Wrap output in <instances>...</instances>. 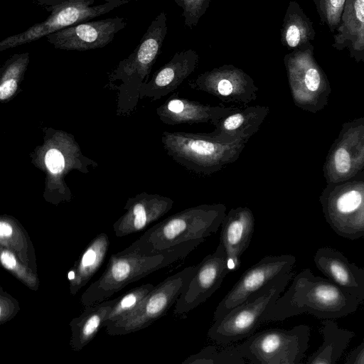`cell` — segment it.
<instances>
[{
  "label": "cell",
  "mask_w": 364,
  "mask_h": 364,
  "mask_svg": "<svg viewBox=\"0 0 364 364\" xmlns=\"http://www.w3.org/2000/svg\"><path fill=\"white\" fill-rule=\"evenodd\" d=\"M362 301L328 279L304 269L292 278L289 288L265 311L262 320L283 321L305 313L322 320L336 319L356 311Z\"/></svg>",
  "instance_id": "obj_1"
},
{
  "label": "cell",
  "mask_w": 364,
  "mask_h": 364,
  "mask_svg": "<svg viewBox=\"0 0 364 364\" xmlns=\"http://www.w3.org/2000/svg\"><path fill=\"white\" fill-rule=\"evenodd\" d=\"M226 215L222 203L202 204L178 212L156 224L118 254L150 255L215 234Z\"/></svg>",
  "instance_id": "obj_2"
},
{
  "label": "cell",
  "mask_w": 364,
  "mask_h": 364,
  "mask_svg": "<svg viewBox=\"0 0 364 364\" xmlns=\"http://www.w3.org/2000/svg\"><path fill=\"white\" fill-rule=\"evenodd\" d=\"M205 239L194 240L150 255L136 253L112 255L102 274L82 294L83 307L107 300L128 284L186 258Z\"/></svg>",
  "instance_id": "obj_3"
},
{
  "label": "cell",
  "mask_w": 364,
  "mask_h": 364,
  "mask_svg": "<svg viewBox=\"0 0 364 364\" xmlns=\"http://www.w3.org/2000/svg\"><path fill=\"white\" fill-rule=\"evenodd\" d=\"M248 141L220 140L206 133L165 132L164 147L185 169L198 176H210L235 162Z\"/></svg>",
  "instance_id": "obj_4"
},
{
  "label": "cell",
  "mask_w": 364,
  "mask_h": 364,
  "mask_svg": "<svg viewBox=\"0 0 364 364\" xmlns=\"http://www.w3.org/2000/svg\"><path fill=\"white\" fill-rule=\"evenodd\" d=\"M294 275L291 271L274 279L246 301L213 321L208 337L217 344L229 345L251 336L263 322L265 311L276 302Z\"/></svg>",
  "instance_id": "obj_5"
},
{
  "label": "cell",
  "mask_w": 364,
  "mask_h": 364,
  "mask_svg": "<svg viewBox=\"0 0 364 364\" xmlns=\"http://www.w3.org/2000/svg\"><path fill=\"white\" fill-rule=\"evenodd\" d=\"M96 0H33L50 15L45 21L35 23L24 31L0 41V51L20 46L66 27L87 21L104 15L132 0H105L95 5Z\"/></svg>",
  "instance_id": "obj_6"
},
{
  "label": "cell",
  "mask_w": 364,
  "mask_h": 364,
  "mask_svg": "<svg viewBox=\"0 0 364 364\" xmlns=\"http://www.w3.org/2000/svg\"><path fill=\"white\" fill-rule=\"evenodd\" d=\"M326 221L338 235L364 239V171L334 183H326L319 196Z\"/></svg>",
  "instance_id": "obj_7"
},
{
  "label": "cell",
  "mask_w": 364,
  "mask_h": 364,
  "mask_svg": "<svg viewBox=\"0 0 364 364\" xmlns=\"http://www.w3.org/2000/svg\"><path fill=\"white\" fill-rule=\"evenodd\" d=\"M310 332L306 324L290 329L272 328L253 333L237 346L250 363L299 364L309 348Z\"/></svg>",
  "instance_id": "obj_8"
},
{
  "label": "cell",
  "mask_w": 364,
  "mask_h": 364,
  "mask_svg": "<svg viewBox=\"0 0 364 364\" xmlns=\"http://www.w3.org/2000/svg\"><path fill=\"white\" fill-rule=\"evenodd\" d=\"M289 85L295 105L316 113L328 104L330 82L314 55V46L294 50L284 58Z\"/></svg>",
  "instance_id": "obj_9"
},
{
  "label": "cell",
  "mask_w": 364,
  "mask_h": 364,
  "mask_svg": "<svg viewBox=\"0 0 364 364\" xmlns=\"http://www.w3.org/2000/svg\"><path fill=\"white\" fill-rule=\"evenodd\" d=\"M196 266L185 267L154 286L130 314L105 326L109 336H124L142 330L164 316L176 304L193 274Z\"/></svg>",
  "instance_id": "obj_10"
},
{
  "label": "cell",
  "mask_w": 364,
  "mask_h": 364,
  "mask_svg": "<svg viewBox=\"0 0 364 364\" xmlns=\"http://www.w3.org/2000/svg\"><path fill=\"white\" fill-rule=\"evenodd\" d=\"M364 171V117L346 122L323 166L326 183L349 179Z\"/></svg>",
  "instance_id": "obj_11"
},
{
  "label": "cell",
  "mask_w": 364,
  "mask_h": 364,
  "mask_svg": "<svg viewBox=\"0 0 364 364\" xmlns=\"http://www.w3.org/2000/svg\"><path fill=\"white\" fill-rule=\"evenodd\" d=\"M296 257L292 255H267L247 269L218 304L213 321L244 303L274 279L292 271Z\"/></svg>",
  "instance_id": "obj_12"
},
{
  "label": "cell",
  "mask_w": 364,
  "mask_h": 364,
  "mask_svg": "<svg viewBox=\"0 0 364 364\" xmlns=\"http://www.w3.org/2000/svg\"><path fill=\"white\" fill-rule=\"evenodd\" d=\"M188 85L193 90L211 95L223 102L242 107L255 101L259 90L249 75L232 65L201 73L190 81Z\"/></svg>",
  "instance_id": "obj_13"
},
{
  "label": "cell",
  "mask_w": 364,
  "mask_h": 364,
  "mask_svg": "<svg viewBox=\"0 0 364 364\" xmlns=\"http://www.w3.org/2000/svg\"><path fill=\"white\" fill-rule=\"evenodd\" d=\"M229 272L225 249L219 243L213 253L196 266L193 274L176 302L174 315H184L204 303L219 289Z\"/></svg>",
  "instance_id": "obj_14"
},
{
  "label": "cell",
  "mask_w": 364,
  "mask_h": 364,
  "mask_svg": "<svg viewBox=\"0 0 364 364\" xmlns=\"http://www.w3.org/2000/svg\"><path fill=\"white\" fill-rule=\"evenodd\" d=\"M127 24L126 18L119 16L83 21L50 33L46 38L55 48L87 50L108 45Z\"/></svg>",
  "instance_id": "obj_15"
},
{
  "label": "cell",
  "mask_w": 364,
  "mask_h": 364,
  "mask_svg": "<svg viewBox=\"0 0 364 364\" xmlns=\"http://www.w3.org/2000/svg\"><path fill=\"white\" fill-rule=\"evenodd\" d=\"M255 217L247 207L231 208L222 224L220 243L225 249L229 271L237 270L241 264V257L247 249L255 230Z\"/></svg>",
  "instance_id": "obj_16"
},
{
  "label": "cell",
  "mask_w": 364,
  "mask_h": 364,
  "mask_svg": "<svg viewBox=\"0 0 364 364\" xmlns=\"http://www.w3.org/2000/svg\"><path fill=\"white\" fill-rule=\"evenodd\" d=\"M238 107L211 106L198 101L172 95L164 105L160 112L163 120L169 124H214L230 114Z\"/></svg>",
  "instance_id": "obj_17"
},
{
  "label": "cell",
  "mask_w": 364,
  "mask_h": 364,
  "mask_svg": "<svg viewBox=\"0 0 364 364\" xmlns=\"http://www.w3.org/2000/svg\"><path fill=\"white\" fill-rule=\"evenodd\" d=\"M332 47L347 50L356 63H364V0H346Z\"/></svg>",
  "instance_id": "obj_18"
},
{
  "label": "cell",
  "mask_w": 364,
  "mask_h": 364,
  "mask_svg": "<svg viewBox=\"0 0 364 364\" xmlns=\"http://www.w3.org/2000/svg\"><path fill=\"white\" fill-rule=\"evenodd\" d=\"M269 112L264 105L245 106L239 107L218 120L214 130L206 133L208 136L220 140L245 139L249 141L256 134Z\"/></svg>",
  "instance_id": "obj_19"
},
{
  "label": "cell",
  "mask_w": 364,
  "mask_h": 364,
  "mask_svg": "<svg viewBox=\"0 0 364 364\" xmlns=\"http://www.w3.org/2000/svg\"><path fill=\"white\" fill-rule=\"evenodd\" d=\"M173 205V200L162 196H152L135 203L130 210L114 224L115 235L122 237L144 230L168 213Z\"/></svg>",
  "instance_id": "obj_20"
},
{
  "label": "cell",
  "mask_w": 364,
  "mask_h": 364,
  "mask_svg": "<svg viewBox=\"0 0 364 364\" xmlns=\"http://www.w3.org/2000/svg\"><path fill=\"white\" fill-rule=\"evenodd\" d=\"M108 236L102 232L97 235L79 256L68 272L69 290L75 296L85 287L103 264L109 247Z\"/></svg>",
  "instance_id": "obj_21"
},
{
  "label": "cell",
  "mask_w": 364,
  "mask_h": 364,
  "mask_svg": "<svg viewBox=\"0 0 364 364\" xmlns=\"http://www.w3.org/2000/svg\"><path fill=\"white\" fill-rule=\"evenodd\" d=\"M118 297L84 307L82 314L70 322V346L75 351L85 348L104 326L111 309Z\"/></svg>",
  "instance_id": "obj_22"
},
{
  "label": "cell",
  "mask_w": 364,
  "mask_h": 364,
  "mask_svg": "<svg viewBox=\"0 0 364 364\" xmlns=\"http://www.w3.org/2000/svg\"><path fill=\"white\" fill-rule=\"evenodd\" d=\"M316 268L329 280L359 297V284L354 274L352 262L333 247L318 248L314 257Z\"/></svg>",
  "instance_id": "obj_23"
},
{
  "label": "cell",
  "mask_w": 364,
  "mask_h": 364,
  "mask_svg": "<svg viewBox=\"0 0 364 364\" xmlns=\"http://www.w3.org/2000/svg\"><path fill=\"white\" fill-rule=\"evenodd\" d=\"M321 346L307 359L308 364H336L347 348L355 333L340 328L334 319H324L320 329Z\"/></svg>",
  "instance_id": "obj_24"
},
{
  "label": "cell",
  "mask_w": 364,
  "mask_h": 364,
  "mask_svg": "<svg viewBox=\"0 0 364 364\" xmlns=\"http://www.w3.org/2000/svg\"><path fill=\"white\" fill-rule=\"evenodd\" d=\"M198 61L192 50L177 53L154 77L153 87L159 95H165L177 89L196 70Z\"/></svg>",
  "instance_id": "obj_25"
},
{
  "label": "cell",
  "mask_w": 364,
  "mask_h": 364,
  "mask_svg": "<svg viewBox=\"0 0 364 364\" xmlns=\"http://www.w3.org/2000/svg\"><path fill=\"white\" fill-rule=\"evenodd\" d=\"M316 32L312 21L296 1L289 4L284 21L282 37L284 44L294 50L313 45Z\"/></svg>",
  "instance_id": "obj_26"
},
{
  "label": "cell",
  "mask_w": 364,
  "mask_h": 364,
  "mask_svg": "<svg viewBox=\"0 0 364 364\" xmlns=\"http://www.w3.org/2000/svg\"><path fill=\"white\" fill-rule=\"evenodd\" d=\"M0 246L12 251L22 262L37 272L35 248L27 231L12 218L0 219Z\"/></svg>",
  "instance_id": "obj_27"
},
{
  "label": "cell",
  "mask_w": 364,
  "mask_h": 364,
  "mask_svg": "<svg viewBox=\"0 0 364 364\" xmlns=\"http://www.w3.org/2000/svg\"><path fill=\"white\" fill-rule=\"evenodd\" d=\"M248 363L238 346L218 348L208 346L186 358L182 364H244Z\"/></svg>",
  "instance_id": "obj_28"
},
{
  "label": "cell",
  "mask_w": 364,
  "mask_h": 364,
  "mask_svg": "<svg viewBox=\"0 0 364 364\" xmlns=\"http://www.w3.org/2000/svg\"><path fill=\"white\" fill-rule=\"evenodd\" d=\"M154 287V285L152 284H144L136 287L119 296L105 321L104 326L117 321L132 313Z\"/></svg>",
  "instance_id": "obj_29"
},
{
  "label": "cell",
  "mask_w": 364,
  "mask_h": 364,
  "mask_svg": "<svg viewBox=\"0 0 364 364\" xmlns=\"http://www.w3.org/2000/svg\"><path fill=\"white\" fill-rule=\"evenodd\" d=\"M0 262L4 269L28 289L38 290L40 280L37 272L22 262L12 251L0 246Z\"/></svg>",
  "instance_id": "obj_30"
},
{
  "label": "cell",
  "mask_w": 364,
  "mask_h": 364,
  "mask_svg": "<svg viewBox=\"0 0 364 364\" xmlns=\"http://www.w3.org/2000/svg\"><path fill=\"white\" fill-rule=\"evenodd\" d=\"M321 23L333 34L338 28L346 0H313Z\"/></svg>",
  "instance_id": "obj_31"
},
{
  "label": "cell",
  "mask_w": 364,
  "mask_h": 364,
  "mask_svg": "<svg viewBox=\"0 0 364 364\" xmlns=\"http://www.w3.org/2000/svg\"><path fill=\"white\" fill-rule=\"evenodd\" d=\"M20 311L18 300L0 287V324L3 325L14 318Z\"/></svg>",
  "instance_id": "obj_32"
},
{
  "label": "cell",
  "mask_w": 364,
  "mask_h": 364,
  "mask_svg": "<svg viewBox=\"0 0 364 364\" xmlns=\"http://www.w3.org/2000/svg\"><path fill=\"white\" fill-rule=\"evenodd\" d=\"M45 162L48 169L53 173L61 172L65 166L63 154L55 149H51L47 151Z\"/></svg>",
  "instance_id": "obj_33"
},
{
  "label": "cell",
  "mask_w": 364,
  "mask_h": 364,
  "mask_svg": "<svg viewBox=\"0 0 364 364\" xmlns=\"http://www.w3.org/2000/svg\"><path fill=\"white\" fill-rule=\"evenodd\" d=\"M345 364H364V339L346 356Z\"/></svg>",
  "instance_id": "obj_34"
},
{
  "label": "cell",
  "mask_w": 364,
  "mask_h": 364,
  "mask_svg": "<svg viewBox=\"0 0 364 364\" xmlns=\"http://www.w3.org/2000/svg\"><path fill=\"white\" fill-rule=\"evenodd\" d=\"M208 0H183L184 10L187 12L191 13V16H198L201 14L203 6H207V1Z\"/></svg>",
  "instance_id": "obj_35"
}]
</instances>
